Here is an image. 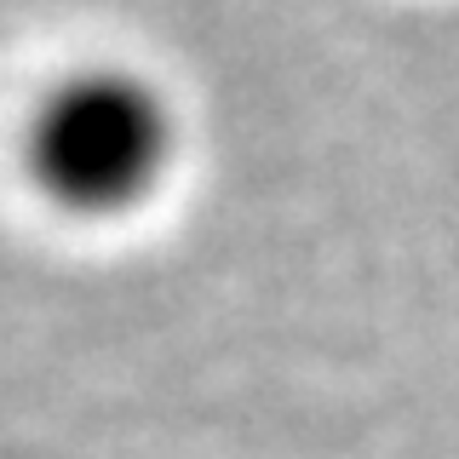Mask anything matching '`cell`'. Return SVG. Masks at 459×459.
<instances>
[{"label":"cell","mask_w":459,"mask_h":459,"mask_svg":"<svg viewBox=\"0 0 459 459\" xmlns=\"http://www.w3.org/2000/svg\"><path fill=\"white\" fill-rule=\"evenodd\" d=\"M172 150L167 104L126 69H81L29 121L35 184L69 212H121L161 178Z\"/></svg>","instance_id":"obj_1"}]
</instances>
